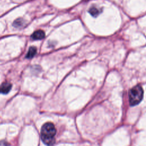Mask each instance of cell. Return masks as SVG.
Segmentation results:
<instances>
[{"instance_id":"obj_1","label":"cell","mask_w":146,"mask_h":146,"mask_svg":"<svg viewBox=\"0 0 146 146\" xmlns=\"http://www.w3.org/2000/svg\"><path fill=\"white\" fill-rule=\"evenodd\" d=\"M56 129L52 123H46L43 125L41 129V138L46 145H52L55 142L54 136Z\"/></svg>"},{"instance_id":"obj_2","label":"cell","mask_w":146,"mask_h":146,"mask_svg":"<svg viewBox=\"0 0 146 146\" xmlns=\"http://www.w3.org/2000/svg\"><path fill=\"white\" fill-rule=\"evenodd\" d=\"M143 97V90L140 85L133 87L129 93V104L131 106L138 104L142 100Z\"/></svg>"},{"instance_id":"obj_3","label":"cell","mask_w":146,"mask_h":146,"mask_svg":"<svg viewBox=\"0 0 146 146\" xmlns=\"http://www.w3.org/2000/svg\"><path fill=\"white\" fill-rule=\"evenodd\" d=\"M11 88V84L9 82H4L0 86V93L6 94Z\"/></svg>"},{"instance_id":"obj_4","label":"cell","mask_w":146,"mask_h":146,"mask_svg":"<svg viewBox=\"0 0 146 146\" xmlns=\"http://www.w3.org/2000/svg\"><path fill=\"white\" fill-rule=\"evenodd\" d=\"M45 36V33L43 30H38L33 33L31 35V38L34 40H40L44 38Z\"/></svg>"},{"instance_id":"obj_5","label":"cell","mask_w":146,"mask_h":146,"mask_svg":"<svg viewBox=\"0 0 146 146\" xmlns=\"http://www.w3.org/2000/svg\"><path fill=\"white\" fill-rule=\"evenodd\" d=\"M36 51H37V50L35 47H34V46L30 47L29 50V51L26 55V58H28V59L33 58L35 55Z\"/></svg>"},{"instance_id":"obj_6","label":"cell","mask_w":146,"mask_h":146,"mask_svg":"<svg viewBox=\"0 0 146 146\" xmlns=\"http://www.w3.org/2000/svg\"><path fill=\"white\" fill-rule=\"evenodd\" d=\"M88 12L90 13V14L92 16H93L94 17H97L100 14V10L98 8H97V7H96L95 6H92V7H91L89 9Z\"/></svg>"},{"instance_id":"obj_7","label":"cell","mask_w":146,"mask_h":146,"mask_svg":"<svg viewBox=\"0 0 146 146\" xmlns=\"http://www.w3.org/2000/svg\"><path fill=\"white\" fill-rule=\"evenodd\" d=\"M25 24V21L22 18H18L14 21L13 26L15 27H21Z\"/></svg>"}]
</instances>
